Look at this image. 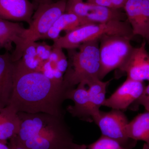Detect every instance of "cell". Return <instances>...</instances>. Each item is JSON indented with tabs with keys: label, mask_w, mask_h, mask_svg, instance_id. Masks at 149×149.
<instances>
[{
	"label": "cell",
	"mask_w": 149,
	"mask_h": 149,
	"mask_svg": "<svg viewBox=\"0 0 149 149\" xmlns=\"http://www.w3.org/2000/svg\"><path fill=\"white\" fill-rule=\"evenodd\" d=\"M14 62L13 90L8 105L17 113L64 116L62 104L69 90L63 80L50 79L28 68L20 59Z\"/></svg>",
	"instance_id": "obj_1"
},
{
	"label": "cell",
	"mask_w": 149,
	"mask_h": 149,
	"mask_svg": "<svg viewBox=\"0 0 149 149\" xmlns=\"http://www.w3.org/2000/svg\"><path fill=\"white\" fill-rule=\"evenodd\" d=\"M21 121L16 136L28 149H86L87 146L74 143L64 116L44 113L18 112Z\"/></svg>",
	"instance_id": "obj_2"
},
{
	"label": "cell",
	"mask_w": 149,
	"mask_h": 149,
	"mask_svg": "<svg viewBox=\"0 0 149 149\" xmlns=\"http://www.w3.org/2000/svg\"><path fill=\"white\" fill-rule=\"evenodd\" d=\"M68 66L63 84L67 90L82 82L87 83L99 78L100 69L99 40L83 43L77 49L67 50Z\"/></svg>",
	"instance_id": "obj_3"
},
{
	"label": "cell",
	"mask_w": 149,
	"mask_h": 149,
	"mask_svg": "<svg viewBox=\"0 0 149 149\" xmlns=\"http://www.w3.org/2000/svg\"><path fill=\"white\" fill-rule=\"evenodd\" d=\"M105 35H120L131 39L134 37L127 19L125 21L114 20L81 25L54 40L52 47L66 50L76 49L83 43L99 40Z\"/></svg>",
	"instance_id": "obj_4"
},
{
	"label": "cell",
	"mask_w": 149,
	"mask_h": 149,
	"mask_svg": "<svg viewBox=\"0 0 149 149\" xmlns=\"http://www.w3.org/2000/svg\"><path fill=\"white\" fill-rule=\"evenodd\" d=\"M66 2L67 0H58L51 3L37 6L31 24L22 36L21 43L11 54L13 61L20 59L27 45L40 40L45 35L55 22L65 12Z\"/></svg>",
	"instance_id": "obj_5"
},
{
	"label": "cell",
	"mask_w": 149,
	"mask_h": 149,
	"mask_svg": "<svg viewBox=\"0 0 149 149\" xmlns=\"http://www.w3.org/2000/svg\"><path fill=\"white\" fill-rule=\"evenodd\" d=\"M131 40L117 35H105L99 40L100 80H102L112 70H119L123 66L134 48Z\"/></svg>",
	"instance_id": "obj_6"
},
{
	"label": "cell",
	"mask_w": 149,
	"mask_h": 149,
	"mask_svg": "<svg viewBox=\"0 0 149 149\" xmlns=\"http://www.w3.org/2000/svg\"><path fill=\"white\" fill-rule=\"evenodd\" d=\"M93 121L100 129L102 136L117 141L125 149H133L136 146L137 141L127 134L129 122L123 111L112 109L109 112L100 111L93 117Z\"/></svg>",
	"instance_id": "obj_7"
},
{
	"label": "cell",
	"mask_w": 149,
	"mask_h": 149,
	"mask_svg": "<svg viewBox=\"0 0 149 149\" xmlns=\"http://www.w3.org/2000/svg\"><path fill=\"white\" fill-rule=\"evenodd\" d=\"M65 13L75 15L81 19L84 24L127 19L125 13L119 9L102 6L83 0H67Z\"/></svg>",
	"instance_id": "obj_8"
},
{
	"label": "cell",
	"mask_w": 149,
	"mask_h": 149,
	"mask_svg": "<svg viewBox=\"0 0 149 149\" xmlns=\"http://www.w3.org/2000/svg\"><path fill=\"white\" fill-rule=\"evenodd\" d=\"M145 87L143 82L127 78L109 97L106 99L103 106L125 111L141 97Z\"/></svg>",
	"instance_id": "obj_9"
},
{
	"label": "cell",
	"mask_w": 149,
	"mask_h": 149,
	"mask_svg": "<svg viewBox=\"0 0 149 149\" xmlns=\"http://www.w3.org/2000/svg\"><path fill=\"white\" fill-rule=\"evenodd\" d=\"M133 36L139 35L149 44V2L147 0H127L123 7Z\"/></svg>",
	"instance_id": "obj_10"
},
{
	"label": "cell",
	"mask_w": 149,
	"mask_h": 149,
	"mask_svg": "<svg viewBox=\"0 0 149 149\" xmlns=\"http://www.w3.org/2000/svg\"><path fill=\"white\" fill-rule=\"evenodd\" d=\"M118 70L125 72L129 79L149 82V54L145 41L139 47L133 48L128 59Z\"/></svg>",
	"instance_id": "obj_11"
},
{
	"label": "cell",
	"mask_w": 149,
	"mask_h": 149,
	"mask_svg": "<svg viewBox=\"0 0 149 149\" xmlns=\"http://www.w3.org/2000/svg\"><path fill=\"white\" fill-rule=\"evenodd\" d=\"M36 8L29 0H0V19L24 22L29 25Z\"/></svg>",
	"instance_id": "obj_12"
},
{
	"label": "cell",
	"mask_w": 149,
	"mask_h": 149,
	"mask_svg": "<svg viewBox=\"0 0 149 149\" xmlns=\"http://www.w3.org/2000/svg\"><path fill=\"white\" fill-rule=\"evenodd\" d=\"M85 82H82L78 84L77 88H73L68 91L67 100H72L74 104L68 106L67 110L72 116L92 122L93 121V114Z\"/></svg>",
	"instance_id": "obj_13"
},
{
	"label": "cell",
	"mask_w": 149,
	"mask_h": 149,
	"mask_svg": "<svg viewBox=\"0 0 149 149\" xmlns=\"http://www.w3.org/2000/svg\"><path fill=\"white\" fill-rule=\"evenodd\" d=\"M15 62L6 51L0 54V109L9 104L13 90Z\"/></svg>",
	"instance_id": "obj_14"
},
{
	"label": "cell",
	"mask_w": 149,
	"mask_h": 149,
	"mask_svg": "<svg viewBox=\"0 0 149 149\" xmlns=\"http://www.w3.org/2000/svg\"><path fill=\"white\" fill-rule=\"evenodd\" d=\"M20 123L18 113L10 105L0 109V141H7L17 136Z\"/></svg>",
	"instance_id": "obj_15"
},
{
	"label": "cell",
	"mask_w": 149,
	"mask_h": 149,
	"mask_svg": "<svg viewBox=\"0 0 149 149\" xmlns=\"http://www.w3.org/2000/svg\"><path fill=\"white\" fill-rule=\"evenodd\" d=\"M25 29L19 23L0 19V46L7 51L11 50L12 43L18 47L21 42L22 36Z\"/></svg>",
	"instance_id": "obj_16"
},
{
	"label": "cell",
	"mask_w": 149,
	"mask_h": 149,
	"mask_svg": "<svg viewBox=\"0 0 149 149\" xmlns=\"http://www.w3.org/2000/svg\"><path fill=\"white\" fill-rule=\"evenodd\" d=\"M127 133L130 139L145 142L143 149H149V111L138 115L128 122Z\"/></svg>",
	"instance_id": "obj_17"
},
{
	"label": "cell",
	"mask_w": 149,
	"mask_h": 149,
	"mask_svg": "<svg viewBox=\"0 0 149 149\" xmlns=\"http://www.w3.org/2000/svg\"><path fill=\"white\" fill-rule=\"evenodd\" d=\"M83 25L85 24L81 19L73 14L65 12L57 19L48 32L40 40L54 41L60 37V35L62 31H65L68 33Z\"/></svg>",
	"instance_id": "obj_18"
},
{
	"label": "cell",
	"mask_w": 149,
	"mask_h": 149,
	"mask_svg": "<svg viewBox=\"0 0 149 149\" xmlns=\"http://www.w3.org/2000/svg\"><path fill=\"white\" fill-rule=\"evenodd\" d=\"M109 82L110 81L103 82L97 78L87 83L88 96L93 113V118L100 111V108L103 106L106 99L105 97L107 88Z\"/></svg>",
	"instance_id": "obj_19"
},
{
	"label": "cell",
	"mask_w": 149,
	"mask_h": 149,
	"mask_svg": "<svg viewBox=\"0 0 149 149\" xmlns=\"http://www.w3.org/2000/svg\"><path fill=\"white\" fill-rule=\"evenodd\" d=\"M36 43L35 42L31 43L27 46L23 51L20 59L28 68L38 71L42 61L37 56Z\"/></svg>",
	"instance_id": "obj_20"
},
{
	"label": "cell",
	"mask_w": 149,
	"mask_h": 149,
	"mask_svg": "<svg viewBox=\"0 0 149 149\" xmlns=\"http://www.w3.org/2000/svg\"><path fill=\"white\" fill-rule=\"evenodd\" d=\"M88 149H125L117 141L103 136L87 146Z\"/></svg>",
	"instance_id": "obj_21"
},
{
	"label": "cell",
	"mask_w": 149,
	"mask_h": 149,
	"mask_svg": "<svg viewBox=\"0 0 149 149\" xmlns=\"http://www.w3.org/2000/svg\"><path fill=\"white\" fill-rule=\"evenodd\" d=\"M127 0H87V2L109 8H123Z\"/></svg>",
	"instance_id": "obj_22"
},
{
	"label": "cell",
	"mask_w": 149,
	"mask_h": 149,
	"mask_svg": "<svg viewBox=\"0 0 149 149\" xmlns=\"http://www.w3.org/2000/svg\"><path fill=\"white\" fill-rule=\"evenodd\" d=\"M52 49V46L49 45L45 42L36 43L37 55L42 61L49 60Z\"/></svg>",
	"instance_id": "obj_23"
},
{
	"label": "cell",
	"mask_w": 149,
	"mask_h": 149,
	"mask_svg": "<svg viewBox=\"0 0 149 149\" xmlns=\"http://www.w3.org/2000/svg\"><path fill=\"white\" fill-rule=\"evenodd\" d=\"M140 105L143 106L146 111H149V83L145 87L141 97L131 106L132 110H136Z\"/></svg>",
	"instance_id": "obj_24"
},
{
	"label": "cell",
	"mask_w": 149,
	"mask_h": 149,
	"mask_svg": "<svg viewBox=\"0 0 149 149\" xmlns=\"http://www.w3.org/2000/svg\"><path fill=\"white\" fill-rule=\"evenodd\" d=\"M68 66V60L64 52L61 54L58 60L56 63L57 68L63 73L65 72Z\"/></svg>",
	"instance_id": "obj_25"
},
{
	"label": "cell",
	"mask_w": 149,
	"mask_h": 149,
	"mask_svg": "<svg viewBox=\"0 0 149 149\" xmlns=\"http://www.w3.org/2000/svg\"><path fill=\"white\" fill-rule=\"evenodd\" d=\"M8 146L9 149H28L18 141L16 136L10 139Z\"/></svg>",
	"instance_id": "obj_26"
},
{
	"label": "cell",
	"mask_w": 149,
	"mask_h": 149,
	"mask_svg": "<svg viewBox=\"0 0 149 149\" xmlns=\"http://www.w3.org/2000/svg\"><path fill=\"white\" fill-rule=\"evenodd\" d=\"M37 6L42 4H49L53 3V0H33Z\"/></svg>",
	"instance_id": "obj_27"
},
{
	"label": "cell",
	"mask_w": 149,
	"mask_h": 149,
	"mask_svg": "<svg viewBox=\"0 0 149 149\" xmlns=\"http://www.w3.org/2000/svg\"><path fill=\"white\" fill-rule=\"evenodd\" d=\"M0 149H9L7 141H0Z\"/></svg>",
	"instance_id": "obj_28"
},
{
	"label": "cell",
	"mask_w": 149,
	"mask_h": 149,
	"mask_svg": "<svg viewBox=\"0 0 149 149\" xmlns=\"http://www.w3.org/2000/svg\"><path fill=\"white\" fill-rule=\"evenodd\" d=\"M147 1H148L149 2V0H147Z\"/></svg>",
	"instance_id": "obj_29"
},
{
	"label": "cell",
	"mask_w": 149,
	"mask_h": 149,
	"mask_svg": "<svg viewBox=\"0 0 149 149\" xmlns=\"http://www.w3.org/2000/svg\"><path fill=\"white\" fill-rule=\"evenodd\" d=\"M0 48H1V46H0Z\"/></svg>",
	"instance_id": "obj_30"
}]
</instances>
